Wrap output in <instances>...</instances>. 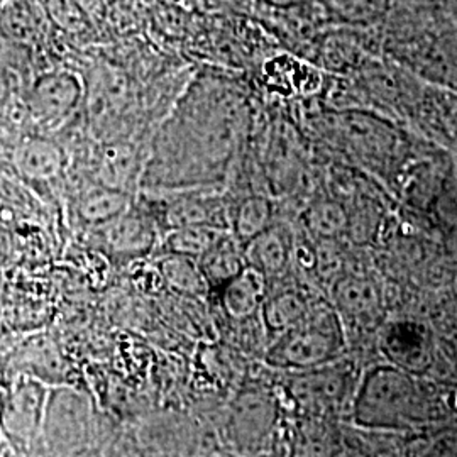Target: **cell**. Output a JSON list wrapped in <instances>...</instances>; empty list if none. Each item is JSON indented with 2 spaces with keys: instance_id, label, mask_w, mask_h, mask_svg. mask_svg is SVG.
Listing matches in <instances>:
<instances>
[{
  "instance_id": "14",
  "label": "cell",
  "mask_w": 457,
  "mask_h": 457,
  "mask_svg": "<svg viewBox=\"0 0 457 457\" xmlns=\"http://www.w3.org/2000/svg\"><path fill=\"white\" fill-rule=\"evenodd\" d=\"M324 300H328L326 295L303 281L294 270L285 277L270 281L260 312L270 343L305 319Z\"/></svg>"
},
{
  "instance_id": "3",
  "label": "cell",
  "mask_w": 457,
  "mask_h": 457,
  "mask_svg": "<svg viewBox=\"0 0 457 457\" xmlns=\"http://www.w3.org/2000/svg\"><path fill=\"white\" fill-rule=\"evenodd\" d=\"M445 419L444 398L424 376L379 361L361 375L349 422L366 430L403 436Z\"/></svg>"
},
{
  "instance_id": "4",
  "label": "cell",
  "mask_w": 457,
  "mask_h": 457,
  "mask_svg": "<svg viewBox=\"0 0 457 457\" xmlns=\"http://www.w3.org/2000/svg\"><path fill=\"white\" fill-rule=\"evenodd\" d=\"M368 254L370 249L361 247L354 264L328 290V302L345 330L349 354L364 368L370 366L366 356L378 354L376 334L390 313L383 273Z\"/></svg>"
},
{
  "instance_id": "18",
  "label": "cell",
  "mask_w": 457,
  "mask_h": 457,
  "mask_svg": "<svg viewBox=\"0 0 457 457\" xmlns=\"http://www.w3.org/2000/svg\"><path fill=\"white\" fill-rule=\"evenodd\" d=\"M296 222L313 241L347 239L349 213L343 200L327 188L326 181L303 204Z\"/></svg>"
},
{
  "instance_id": "13",
  "label": "cell",
  "mask_w": 457,
  "mask_h": 457,
  "mask_svg": "<svg viewBox=\"0 0 457 457\" xmlns=\"http://www.w3.org/2000/svg\"><path fill=\"white\" fill-rule=\"evenodd\" d=\"M11 168L19 180L37 194H65L71 156L51 134L33 132L17 139L9 153Z\"/></svg>"
},
{
  "instance_id": "12",
  "label": "cell",
  "mask_w": 457,
  "mask_h": 457,
  "mask_svg": "<svg viewBox=\"0 0 457 457\" xmlns=\"http://www.w3.org/2000/svg\"><path fill=\"white\" fill-rule=\"evenodd\" d=\"M376 351L383 362L425 376L436 362L437 337L420 315L388 313L376 334Z\"/></svg>"
},
{
  "instance_id": "22",
  "label": "cell",
  "mask_w": 457,
  "mask_h": 457,
  "mask_svg": "<svg viewBox=\"0 0 457 457\" xmlns=\"http://www.w3.org/2000/svg\"><path fill=\"white\" fill-rule=\"evenodd\" d=\"M204 277L211 287V296L219 294L224 285L236 275H239L245 266V245L228 230L215 245L198 260Z\"/></svg>"
},
{
  "instance_id": "20",
  "label": "cell",
  "mask_w": 457,
  "mask_h": 457,
  "mask_svg": "<svg viewBox=\"0 0 457 457\" xmlns=\"http://www.w3.org/2000/svg\"><path fill=\"white\" fill-rule=\"evenodd\" d=\"M278 198L264 192H245L230 195V232L243 243L262 234L277 220Z\"/></svg>"
},
{
  "instance_id": "7",
  "label": "cell",
  "mask_w": 457,
  "mask_h": 457,
  "mask_svg": "<svg viewBox=\"0 0 457 457\" xmlns=\"http://www.w3.org/2000/svg\"><path fill=\"white\" fill-rule=\"evenodd\" d=\"M283 405L278 395L277 385L264 381L245 383L236 395L228 411V434L230 449L237 454H264L277 451L281 434Z\"/></svg>"
},
{
  "instance_id": "9",
  "label": "cell",
  "mask_w": 457,
  "mask_h": 457,
  "mask_svg": "<svg viewBox=\"0 0 457 457\" xmlns=\"http://www.w3.org/2000/svg\"><path fill=\"white\" fill-rule=\"evenodd\" d=\"M83 234L109 262L120 264L154 256L163 236L158 219L139 194L126 212Z\"/></svg>"
},
{
  "instance_id": "2",
  "label": "cell",
  "mask_w": 457,
  "mask_h": 457,
  "mask_svg": "<svg viewBox=\"0 0 457 457\" xmlns=\"http://www.w3.org/2000/svg\"><path fill=\"white\" fill-rule=\"evenodd\" d=\"M302 129L327 160L370 175L390 195L410 160L422 147L419 137L402 122L361 107L337 109L320 104L305 111Z\"/></svg>"
},
{
  "instance_id": "11",
  "label": "cell",
  "mask_w": 457,
  "mask_h": 457,
  "mask_svg": "<svg viewBox=\"0 0 457 457\" xmlns=\"http://www.w3.org/2000/svg\"><path fill=\"white\" fill-rule=\"evenodd\" d=\"M51 386L34 376L19 375L0 396V436L14 454H36Z\"/></svg>"
},
{
  "instance_id": "27",
  "label": "cell",
  "mask_w": 457,
  "mask_h": 457,
  "mask_svg": "<svg viewBox=\"0 0 457 457\" xmlns=\"http://www.w3.org/2000/svg\"><path fill=\"white\" fill-rule=\"evenodd\" d=\"M258 2L273 11H295V9L311 5L315 0H258Z\"/></svg>"
},
{
  "instance_id": "15",
  "label": "cell",
  "mask_w": 457,
  "mask_h": 457,
  "mask_svg": "<svg viewBox=\"0 0 457 457\" xmlns=\"http://www.w3.org/2000/svg\"><path fill=\"white\" fill-rule=\"evenodd\" d=\"M65 198L70 222L87 232L126 212L136 195L85 180L82 177L68 175Z\"/></svg>"
},
{
  "instance_id": "6",
  "label": "cell",
  "mask_w": 457,
  "mask_h": 457,
  "mask_svg": "<svg viewBox=\"0 0 457 457\" xmlns=\"http://www.w3.org/2000/svg\"><path fill=\"white\" fill-rule=\"evenodd\" d=\"M349 354L341 317L328 300L320 302L298 324L275 337L262 362L277 371H305Z\"/></svg>"
},
{
  "instance_id": "19",
  "label": "cell",
  "mask_w": 457,
  "mask_h": 457,
  "mask_svg": "<svg viewBox=\"0 0 457 457\" xmlns=\"http://www.w3.org/2000/svg\"><path fill=\"white\" fill-rule=\"evenodd\" d=\"M266 294L268 279L256 268L247 264L213 296L219 302V311L228 322H241L260 315Z\"/></svg>"
},
{
  "instance_id": "17",
  "label": "cell",
  "mask_w": 457,
  "mask_h": 457,
  "mask_svg": "<svg viewBox=\"0 0 457 457\" xmlns=\"http://www.w3.org/2000/svg\"><path fill=\"white\" fill-rule=\"evenodd\" d=\"M296 217L288 219L278 212L277 220L245 245V262L264 278L275 281L294 270Z\"/></svg>"
},
{
  "instance_id": "29",
  "label": "cell",
  "mask_w": 457,
  "mask_h": 457,
  "mask_svg": "<svg viewBox=\"0 0 457 457\" xmlns=\"http://www.w3.org/2000/svg\"><path fill=\"white\" fill-rule=\"evenodd\" d=\"M0 2H2V0H0Z\"/></svg>"
},
{
  "instance_id": "28",
  "label": "cell",
  "mask_w": 457,
  "mask_h": 457,
  "mask_svg": "<svg viewBox=\"0 0 457 457\" xmlns=\"http://www.w3.org/2000/svg\"><path fill=\"white\" fill-rule=\"evenodd\" d=\"M5 260V247H4V243H2V237H0V264L4 262Z\"/></svg>"
},
{
  "instance_id": "23",
  "label": "cell",
  "mask_w": 457,
  "mask_h": 457,
  "mask_svg": "<svg viewBox=\"0 0 457 457\" xmlns=\"http://www.w3.org/2000/svg\"><path fill=\"white\" fill-rule=\"evenodd\" d=\"M0 36L22 46H33L43 39V17L33 0L0 2Z\"/></svg>"
},
{
  "instance_id": "10",
  "label": "cell",
  "mask_w": 457,
  "mask_h": 457,
  "mask_svg": "<svg viewBox=\"0 0 457 457\" xmlns=\"http://www.w3.org/2000/svg\"><path fill=\"white\" fill-rule=\"evenodd\" d=\"M94 410L83 395L58 386L49 392L48 407L36 454H87L94 449Z\"/></svg>"
},
{
  "instance_id": "21",
  "label": "cell",
  "mask_w": 457,
  "mask_h": 457,
  "mask_svg": "<svg viewBox=\"0 0 457 457\" xmlns=\"http://www.w3.org/2000/svg\"><path fill=\"white\" fill-rule=\"evenodd\" d=\"M154 262L164 288L173 290L183 298L204 300L211 296V287L195 258L160 251L154 253Z\"/></svg>"
},
{
  "instance_id": "8",
  "label": "cell",
  "mask_w": 457,
  "mask_h": 457,
  "mask_svg": "<svg viewBox=\"0 0 457 457\" xmlns=\"http://www.w3.org/2000/svg\"><path fill=\"white\" fill-rule=\"evenodd\" d=\"M34 132L56 134L83 114L85 82L77 71L56 68L36 75L21 90Z\"/></svg>"
},
{
  "instance_id": "16",
  "label": "cell",
  "mask_w": 457,
  "mask_h": 457,
  "mask_svg": "<svg viewBox=\"0 0 457 457\" xmlns=\"http://www.w3.org/2000/svg\"><path fill=\"white\" fill-rule=\"evenodd\" d=\"M258 82L270 97L283 100L317 97L326 90L322 70L290 53L266 60L260 68Z\"/></svg>"
},
{
  "instance_id": "26",
  "label": "cell",
  "mask_w": 457,
  "mask_h": 457,
  "mask_svg": "<svg viewBox=\"0 0 457 457\" xmlns=\"http://www.w3.org/2000/svg\"><path fill=\"white\" fill-rule=\"evenodd\" d=\"M437 213L444 222L457 228V183L442 188V194L437 198Z\"/></svg>"
},
{
  "instance_id": "24",
  "label": "cell",
  "mask_w": 457,
  "mask_h": 457,
  "mask_svg": "<svg viewBox=\"0 0 457 457\" xmlns=\"http://www.w3.org/2000/svg\"><path fill=\"white\" fill-rule=\"evenodd\" d=\"M228 228L212 226H187L171 228L162 236V243L156 253H177L200 260L212 247Z\"/></svg>"
},
{
  "instance_id": "1",
  "label": "cell",
  "mask_w": 457,
  "mask_h": 457,
  "mask_svg": "<svg viewBox=\"0 0 457 457\" xmlns=\"http://www.w3.org/2000/svg\"><path fill=\"white\" fill-rule=\"evenodd\" d=\"M253 117L239 83L200 73L149 141L141 190L228 188L251 143Z\"/></svg>"
},
{
  "instance_id": "25",
  "label": "cell",
  "mask_w": 457,
  "mask_h": 457,
  "mask_svg": "<svg viewBox=\"0 0 457 457\" xmlns=\"http://www.w3.org/2000/svg\"><path fill=\"white\" fill-rule=\"evenodd\" d=\"M328 16L351 28H375L386 14L392 0H320Z\"/></svg>"
},
{
  "instance_id": "5",
  "label": "cell",
  "mask_w": 457,
  "mask_h": 457,
  "mask_svg": "<svg viewBox=\"0 0 457 457\" xmlns=\"http://www.w3.org/2000/svg\"><path fill=\"white\" fill-rule=\"evenodd\" d=\"M278 393L288 403V413L303 419H351L364 366L353 354L305 371H277Z\"/></svg>"
}]
</instances>
